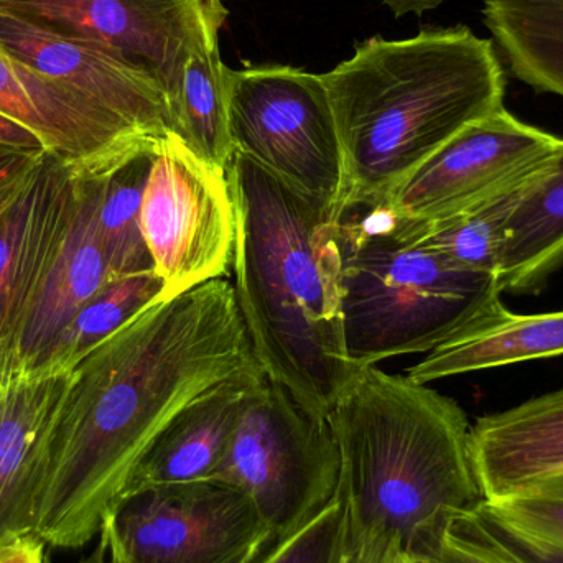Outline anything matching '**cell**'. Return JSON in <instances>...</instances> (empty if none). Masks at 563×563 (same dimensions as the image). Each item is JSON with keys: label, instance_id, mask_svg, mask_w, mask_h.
I'll use <instances>...</instances> for the list:
<instances>
[{"label": "cell", "instance_id": "6", "mask_svg": "<svg viewBox=\"0 0 563 563\" xmlns=\"http://www.w3.org/2000/svg\"><path fill=\"white\" fill-rule=\"evenodd\" d=\"M213 479L244 493L273 538L295 534L340 492V453L328 419L264 376L246 397Z\"/></svg>", "mask_w": 563, "mask_h": 563}, {"label": "cell", "instance_id": "11", "mask_svg": "<svg viewBox=\"0 0 563 563\" xmlns=\"http://www.w3.org/2000/svg\"><path fill=\"white\" fill-rule=\"evenodd\" d=\"M559 142L498 109L463 129L379 207L406 227L456 217L518 191Z\"/></svg>", "mask_w": 563, "mask_h": 563}, {"label": "cell", "instance_id": "7", "mask_svg": "<svg viewBox=\"0 0 563 563\" xmlns=\"http://www.w3.org/2000/svg\"><path fill=\"white\" fill-rule=\"evenodd\" d=\"M228 78L234 154L343 220V151L321 76L273 65L230 68Z\"/></svg>", "mask_w": 563, "mask_h": 563}, {"label": "cell", "instance_id": "12", "mask_svg": "<svg viewBox=\"0 0 563 563\" xmlns=\"http://www.w3.org/2000/svg\"><path fill=\"white\" fill-rule=\"evenodd\" d=\"M0 112L38 135L79 181L108 178L154 141L95 99L26 66L0 46Z\"/></svg>", "mask_w": 563, "mask_h": 563}, {"label": "cell", "instance_id": "10", "mask_svg": "<svg viewBox=\"0 0 563 563\" xmlns=\"http://www.w3.org/2000/svg\"><path fill=\"white\" fill-rule=\"evenodd\" d=\"M0 10L109 49L151 76L170 109L191 56L230 15L221 0H0Z\"/></svg>", "mask_w": 563, "mask_h": 563}, {"label": "cell", "instance_id": "28", "mask_svg": "<svg viewBox=\"0 0 563 563\" xmlns=\"http://www.w3.org/2000/svg\"><path fill=\"white\" fill-rule=\"evenodd\" d=\"M463 525L478 536L493 551L511 563H563L562 552L554 551L534 539L512 531L493 518L483 505L475 511L462 516Z\"/></svg>", "mask_w": 563, "mask_h": 563}, {"label": "cell", "instance_id": "33", "mask_svg": "<svg viewBox=\"0 0 563 563\" xmlns=\"http://www.w3.org/2000/svg\"><path fill=\"white\" fill-rule=\"evenodd\" d=\"M0 147L19 151H45V145L35 132L0 112Z\"/></svg>", "mask_w": 563, "mask_h": 563}, {"label": "cell", "instance_id": "25", "mask_svg": "<svg viewBox=\"0 0 563 563\" xmlns=\"http://www.w3.org/2000/svg\"><path fill=\"white\" fill-rule=\"evenodd\" d=\"M164 282L155 271L109 282L62 331L35 369L68 371L109 334L128 323L142 308L161 300Z\"/></svg>", "mask_w": 563, "mask_h": 563}, {"label": "cell", "instance_id": "4", "mask_svg": "<svg viewBox=\"0 0 563 563\" xmlns=\"http://www.w3.org/2000/svg\"><path fill=\"white\" fill-rule=\"evenodd\" d=\"M350 538L426 558L450 522L485 503L462 407L407 376L360 367L330 416Z\"/></svg>", "mask_w": 563, "mask_h": 563}, {"label": "cell", "instance_id": "13", "mask_svg": "<svg viewBox=\"0 0 563 563\" xmlns=\"http://www.w3.org/2000/svg\"><path fill=\"white\" fill-rule=\"evenodd\" d=\"M81 181L46 155L0 218V377L58 256L75 213Z\"/></svg>", "mask_w": 563, "mask_h": 563}, {"label": "cell", "instance_id": "19", "mask_svg": "<svg viewBox=\"0 0 563 563\" xmlns=\"http://www.w3.org/2000/svg\"><path fill=\"white\" fill-rule=\"evenodd\" d=\"M563 354V311L516 314L499 308L430 351L407 377L429 384L492 367L545 360Z\"/></svg>", "mask_w": 563, "mask_h": 563}, {"label": "cell", "instance_id": "37", "mask_svg": "<svg viewBox=\"0 0 563 563\" xmlns=\"http://www.w3.org/2000/svg\"><path fill=\"white\" fill-rule=\"evenodd\" d=\"M406 563H432V562L427 561V559L412 558V555H409V559H407Z\"/></svg>", "mask_w": 563, "mask_h": 563}, {"label": "cell", "instance_id": "9", "mask_svg": "<svg viewBox=\"0 0 563 563\" xmlns=\"http://www.w3.org/2000/svg\"><path fill=\"white\" fill-rule=\"evenodd\" d=\"M141 228L162 298L223 279L233 263L236 211L227 170L174 132L158 142L142 195Z\"/></svg>", "mask_w": 563, "mask_h": 563}, {"label": "cell", "instance_id": "21", "mask_svg": "<svg viewBox=\"0 0 563 563\" xmlns=\"http://www.w3.org/2000/svg\"><path fill=\"white\" fill-rule=\"evenodd\" d=\"M482 15L509 71L563 99V0H483Z\"/></svg>", "mask_w": 563, "mask_h": 563}, {"label": "cell", "instance_id": "27", "mask_svg": "<svg viewBox=\"0 0 563 563\" xmlns=\"http://www.w3.org/2000/svg\"><path fill=\"white\" fill-rule=\"evenodd\" d=\"M346 544V515L340 498L282 539L263 563H338Z\"/></svg>", "mask_w": 563, "mask_h": 563}, {"label": "cell", "instance_id": "22", "mask_svg": "<svg viewBox=\"0 0 563 563\" xmlns=\"http://www.w3.org/2000/svg\"><path fill=\"white\" fill-rule=\"evenodd\" d=\"M228 71L217 40L191 56L170 109L174 134L194 154L221 170H227L234 155Z\"/></svg>", "mask_w": 563, "mask_h": 563}, {"label": "cell", "instance_id": "31", "mask_svg": "<svg viewBox=\"0 0 563 563\" xmlns=\"http://www.w3.org/2000/svg\"><path fill=\"white\" fill-rule=\"evenodd\" d=\"M409 554L384 538H350L338 563H406Z\"/></svg>", "mask_w": 563, "mask_h": 563}, {"label": "cell", "instance_id": "1", "mask_svg": "<svg viewBox=\"0 0 563 563\" xmlns=\"http://www.w3.org/2000/svg\"><path fill=\"white\" fill-rule=\"evenodd\" d=\"M254 363L230 280L142 308L73 367L46 449L33 534L53 549L91 544L165 427Z\"/></svg>", "mask_w": 563, "mask_h": 563}, {"label": "cell", "instance_id": "36", "mask_svg": "<svg viewBox=\"0 0 563 563\" xmlns=\"http://www.w3.org/2000/svg\"><path fill=\"white\" fill-rule=\"evenodd\" d=\"M277 542H279V541L273 542V544L267 545V548L264 549V551L261 552V554L257 555L256 559H253V561L247 562V563H263L264 561H266L267 555H269V552L273 551V548H274V545L277 544ZM104 548H106V545H104ZM106 551H108V549H106ZM108 558H109V563H128L125 561H122V559L119 558V555L112 554V552H109V551H108Z\"/></svg>", "mask_w": 563, "mask_h": 563}, {"label": "cell", "instance_id": "24", "mask_svg": "<svg viewBox=\"0 0 563 563\" xmlns=\"http://www.w3.org/2000/svg\"><path fill=\"white\" fill-rule=\"evenodd\" d=\"M145 148L101 184L98 233L111 280L154 271L141 228L142 195L155 148ZM109 280V282H111Z\"/></svg>", "mask_w": 563, "mask_h": 563}, {"label": "cell", "instance_id": "17", "mask_svg": "<svg viewBox=\"0 0 563 563\" xmlns=\"http://www.w3.org/2000/svg\"><path fill=\"white\" fill-rule=\"evenodd\" d=\"M264 376L260 364H251L188 404L157 437L124 495L147 486L213 479L246 397Z\"/></svg>", "mask_w": 563, "mask_h": 563}, {"label": "cell", "instance_id": "26", "mask_svg": "<svg viewBox=\"0 0 563 563\" xmlns=\"http://www.w3.org/2000/svg\"><path fill=\"white\" fill-rule=\"evenodd\" d=\"M483 508L512 531L563 554V476L499 501L483 503Z\"/></svg>", "mask_w": 563, "mask_h": 563}, {"label": "cell", "instance_id": "14", "mask_svg": "<svg viewBox=\"0 0 563 563\" xmlns=\"http://www.w3.org/2000/svg\"><path fill=\"white\" fill-rule=\"evenodd\" d=\"M0 46L35 71L95 99L154 141L174 132L164 89L96 43L0 10Z\"/></svg>", "mask_w": 563, "mask_h": 563}, {"label": "cell", "instance_id": "34", "mask_svg": "<svg viewBox=\"0 0 563 563\" xmlns=\"http://www.w3.org/2000/svg\"><path fill=\"white\" fill-rule=\"evenodd\" d=\"M443 2L445 0H384L394 16L409 15V13L422 15V13L442 5Z\"/></svg>", "mask_w": 563, "mask_h": 563}, {"label": "cell", "instance_id": "8", "mask_svg": "<svg viewBox=\"0 0 563 563\" xmlns=\"http://www.w3.org/2000/svg\"><path fill=\"white\" fill-rule=\"evenodd\" d=\"M98 539L128 563H247L279 541L251 499L218 479L134 489Z\"/></svg>", "mask_w": 563, "mask_h": 563}, {"label": "cell", "instance_id": "3", "mask_svg": "<svg viewBox=\"0 0 563 563\" xmlns=\"http://www.w3.org/2000/svg\"><path fill=\"white\" fill-rule=\"evenodd\" d=\"M503 65L492 38L459 25L373 36L320 75L343 151L346 213L379 207L463 129L505 108Z\"/></svg>", "mask_w": 563, "mask_h": 563}, {"label": "cell", "instance_id": "5", "mask_svg": "<svg viewBox=\"0 0 563 563\" xmlns=\"http://www.w3.org/2000/svg\"><path fill=\"white\" fill-rule=\"evenodd\" d=\"M340 247L344 350L356 367L430 353L505 307L498 277L407 240L380 207L347 211Z\"/></svg>", "mask_w": 563, "mask_h": 563}, {"label": "cell", "instance_id": "32", "mask_svg": "<svg viewBox=\"0 0 563 563\" xmlns=\"http://www.w3.org/2000/svg\"><path fill=\"white\" fill-rule=\"evenodd\" d=\"M48 545L38 536H16L0 544V563H48Z\"/></svg>", "mask_w": 563, "mask_h": 563}, {"label": "cell", "instance_id": "29", "mask_svg": "<svg viewBox=\"0 0 563 563\" xmlns=\"http://www.w3.org/2000/svg\"><path fill=\"white\" fill-rule=\"evenodd\" d=\"M432 563H511L473 534L462 518H455L443 531L439 544L426 555Z\"/></svg>", "mask_w": 563, "mask_h": 563}, {"label": "cell", "instance_id": "2", "mask_svg": "<svg viewBox=\"0 0 563 563\" xmlns=\"http://www.w3.org/2000/svg\"><path fill=\"white\" fill-rule=\"evenodd\" d=\"M227 175L233 287L254 357L303 409L328 419L360 369L344 350L341 221L243 155Z\"/></svg>", "mask_w": 563, "mask_h": 563}, {"label": "cell", "instance_id": "20", "mask_svg": "<svg viewBox=\"0 0 563 563\" xmlns=\"http://www.w3.org/2000/svg\"><path fill=\"white\" fill-rule=\"evenodd\" d=\"M563 264V141L516 197L508 220L499 285L536 294Z\"/></svg>", "mask_w": 563, "mask_h": 563}, {"label": "cell", "instance_id": "15", "mask_svg": "<svg viewBox=\"0 0 563 563\" xmlns=\"http://www.w3.org/2000/svg\"><path fill=\"white\" fill-rule=\"evenodd\" d=\"M71 377L73 369L0 377V544L32 532L46 449Z\"/></svg>", "mask_w": 563, "mask_h": 563}, {"label": "cell", "instance_id": "30", "mask_svg": "<svg viewBox=\"0 0 563 563\" xmlns=\"http://www.w3.org/2000/svg\"><path fill=\"white\" fill-rule=\"evenodd\" d=\"M46 155L48 152L45 151L0 147V218L19 197L20 191Z\"/></svg>", "mask_w": 563, "mask_h": 563}, {"label": "cell", "instance_id": "16", "mask_svg": "<svg viewBox=\"0 0 563 563\" xmlns=\"http://www.w3.org/2000/svg\"><path fill=\"white\" fill-rule=\"evenodd\" d=\"M472 453L485 503L563 476V389L472 426Z\"/></svg>", "mask_w": 563, "mask_h": 563}, {"label": "cell", "instance_id": "35", "mask_svg": "<svg viewBox=\"0 0 563 563\" xmlns=\"http://www.w3.org/2000/svg\"><path fill=\"white\" fill-rule=\"evenodd\" d=\"M48 563H52V561ZM78 563H109L108 551H106L104 544L99 541L95 551H92L91 554L86 555V558L81 559Z\"/></svg>", "mask_w": 563, "mask_h": 563}, {"label": "cell", "instance_id": "18", "mask_svg": "<svg viewBox=\"0 0 563 563\" xmlns=\"http://www.w3.org/2000/svg\"><path fill=\"white\" fill-rule=\"evenodd\" d=\"M102 180L81 181L71 224L26 321L12 371L40 366L69 321L111 280L98 233Z\"/></svg>", "mask_w": 563, "mask_h": 563}, {"label": "cell", "instance_id": "23", "mask_svg": "<svg viewBox=\"0 0 563 563\" xmlns=\"http://www.w3.org/2000/svg\"><path fill=\"white\" fill-rule=\"evenodd\" d=\"M518 191L456 217L422 227H406L383 210L407 240L432 251L459 269L499 279L509 214Z\"/></svg>", "mask_w": 563, "mask_h": 563}]
</instances>
